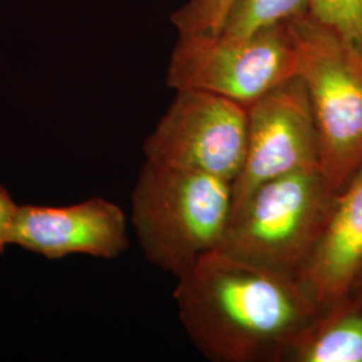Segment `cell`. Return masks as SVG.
<instances>
[{
    "instance_id": "cell-7",
    "label": "cell",
    "mask_w": 362,
    "mask_h": 362,
    "mask_svg": "<svg viewBox=\"0 0 362 362\" xmlns=\"http://www.w3.org/2000/svg\"><path fill=\"white\" fill-rule=\"evenodd\" d=\"M321 167L310 101L296 76L247 107L246 152L233 184V207L266 181Z\"/></svg>"
},
{
    "instance_id": "cell-6",
    "label": "cell",
    "mask_w": 362,
    "mask_h": 362,
    "mask_svg": "<svg viewBox=\"0 0 362 362\" xmlns=\"http://www.w3.org/2000/svg\"><path fill=\"white\" fill-rule=\"evenodd\" d=\"M246 140L247 107L204 91L179 90L144 144V153L156 165L233 184L243 165Z\"/></svg>"
},
{
    "instance_id": "cell-8",
    "label": "cell",
    "mask_w": 362,
    "mask_h": 362,
    "mask_svg": "<svg viewBox=\"0 0 362 362\" xmlns=\"http://www.w3.org/2000/svg\"><path fill=\"white\" fill-rule=\"evenodd\" d=\"M11 246L58 260L70 255L116 259L128 250L125 212L104 197H91L66 207L19 206L11 230Z\"/></svg>"
},
{
    "instance_id": "cell-15",
    "label": "cell",
    "mask_w": 362,
    "mask_h": 362,
    "mask_svg": "<svg viewBox=\"0 0 362 362\" xmlns=\"http://www.w3.org/2000/svg\"><path fill=\"white\" fill-rule=\"evenodd\" d=\"M350 293L356 294L357 297H360L362 299V270L361 272L358 274V276H357V279H356L354 285H353V287H351Z\"/></svg>"
},
{
    "instance_id": "cell-11",
    "label": "cell",
    "mask_w": 362,
    "mask_h": 362,
    "mask_svg": "<svg viewBox=\"0 0 362 362\" xmlns=\"http://www.w3.org/2000/svg\"><path fill=\"white\" fill-rule=\"evenodd\" d=\"M309 3L310 0H231L215 31L240 37L287 25L308 15Z\"/></svg>"
},
{
    "instance_id": "cell-12",
    "label": "cell",
    "mask_w": 362,
    "mask_h": 362,
    "mask_svg": "<svg viewBox=\"0 0 362 362\" xmlns=\"http://www.w3.org/2000/svg\"><path fill=\"white\" fill-rule=\"evenodd\" d=\"M308 15L362 52V0H310Z\"/></svg>"
},
{
    "instance_id": "cell-13",
    "label": "cell",
    "mask_w": 362,
    "mask_h": 362,
    "mask_svg": "<svg viewBox=\"0 0 362 362\" xmlns=\"http://www.w3.org/2000/svg\"><path fill=\"white\" fill-rule=\"evenodd\" d=\"M231 0H189L175 16L181 34L215 31Z\"/></svg>"
},
{
    "instance_id": "cell-9",
    "label": "cell",
    "mask_w": 362,
    "mask_h": 362,
    "mask_svg": "<svg viewBox=\"0 0 362 362\" xmlns=\"http://www.w3.org/2000/svg\"><path fill=\"white\" fill-rule=\"evenodd\" d=\"M362 270V165L337 194L310 258L298 278L318 310L349 294Z\"/></svg>"
},
{
    "instance_id": "cell-3",
    "label": "cell",
    "mask_w": 362,
    "mask_h": 362,
    "mask_svg": "<svg viewBox=\"0 0 362 362\" xmlns=\"http://www.w3.org/2000/svg\"><path fill=\"white\" fill-rule=\"evenodd\" d=\"M337 194L321 167L266 181L233 209L219 250L298 276L324 233Z\"/></svg>"
},
{
    "instance_id": "cell-2",
    "label": "cell",
    "mask_w": 362,
    "mask_h": 362,
    "mask_svg": "<svg viewBox=\"0 0 362 362\" xmlns=\"http://www.w3.org/2000/svg\"><path fill=\"white\" fill-rule=\"evenodd\" d=\"M233 207L231 181L145 160L132 194V224L146 259L180 276L219 250Z\"/></svg>"
},
{
    "instance_id": "cell-10",
    "label": "cell",
    "mask_w": 362,
    "mask_h": 362,
    "mask_svg": "<svg viewBox=\"0 0 362 362\" xmlns=\"http://www.w3.org/2000/svg\"><path fill=\"white\" fill-rule=\"evenodd\" d=\"M284 361L362 362L361 298L349 293L317 311Z\"/></svg>"
},
{
    "instance_id": "cell-4",
    "label": "cell",
    "mask_w": 362,
    "mask_h": 362,
    "mask_svg": "<svg viewBox=\"0 0 362 362\" xmlns=\"http://www.w3.org/2000/svg\"><path fill=\"white\" fill-rule=\"evenodd\" d=\"M310 101L321 168L339 192L362 165V52L309 15L290 22Z\"/></svg>"
},
{
    "instance_id": "cell-1",
    "label": "cell",
    "mask_w": 362,
    "mask_h": 362,
    "mask_svg": "<svg viewBox=\"0 0 362 362\" xmlns=\"http://www.w3.org/2000/svg\"><path fill=\"white\" fill-rule=\"evenodd\" d=\"M175 299L196 348L215 362H281L318 311L297 275L220 250L177 276Z\"/></svg>"
},
{
    "instance_id": "cell-5",
    "label": "cell",
    "mask_w": 362,
    "mask_h": 362,
    "mask_svg": "<svg viewBox=\"0 0 362 362\" xmlns=\"http://www.w3.org/2000/svg\"><path fill=\"white\" fill-rule=\"evenodd\" d=\"M296 76L297 46L287 23L240 37L181 34L168 83L177 91H204L248 107Z\"/></svg>"
},
{
    "instance_id": "cell-14",
    "label": "cell",
    "mask_w": 362,
    "mask_h": 362,
    "mask_svg": "<svg viewBox=\"0 0 362 362\" xmlns=\"http://www.w3.org/2000/svg\"><path fill=\"white\" fill-rule=\"evenodd\" d=\"M18 207L13 196L0 184V257L11 246V230Z\"/></svg>"
}]
</instances>
